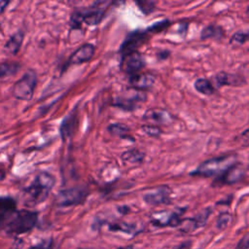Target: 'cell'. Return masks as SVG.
Masks as SVG:
<instances>
[{
	"instance_id": "6da1fadb",
	"label": "cell",
	"mask_w": 249,
	"mask_h": 249,
	"mask_svg": "<svg viewBox=\"0 0 249 249\" xmlns=\"http://www.w3.org/2000/svg\"><path fill=\"white\" fill-rule=\"evenodd\" d=\"M55 180L48 172H40L22 192V200L27 206H35L43 202L49 196Z\"/></svg>"
},
{
	"instance_id": "7a4b0ae2",
	"label": "cell",
	"mask_w": 249,
	"mask_h": 249,
	"mask_svg": "<svg viewBox=\"0 0 249 249\" xmlns=\"http://www.w3.org/2000/svg\"><path fill=\"white\" fill-rule=\"evenodd\" d=\"M237 158L235 155H225L216 158H211L209 160L201 162L196 169L192 172L193 176L198 177H211L220 176L230 167L236 163Z\"/></svg>"
},
{
	"instance_id": "3957f363",
	"label": "cell",
	"mask_w": 249,
	"mask_h": 249,
	"mask_svg": "<svg viewBox=\"0 0 249 249\" xmlns=\"http://www.w3.org/2000/svg\"><path fill=\"white\" fill-rule=\"evenodd\" d=\"M38 215L34 211L19 210L16 211L8 223L5 225L8 232L21 234L31 231L37 223Z\"/></svg>"
},
{
	"instance_id": "277c9868",
	"label": "cell",
	"mask_w": 249,
	"mask_h": 249,
	"mask_svg": "<svg viewBox=\"0 0 249 249\" xmlns=\"http://www.w3.org/2000/svg\"><path fill=\"white\" fill-rule=\"evenodd\" d=\"M110 4V2H96L90 7L76 11L72 14L71 22L76 25L81 22H86L88 25H96L103 19Z\"/></svg>"
},
{
	"instance_id": "5b68a950",
	"label": "cell",
	"mask_w": 249,
	"mask_h": 249,
	"mask_svg": "<svg viewBox=\"0 0 249 249\" xmlns=\"http://www.w3.org/2000/svg\"><path fill=\"white\" fill-rule=\"evenodd\" d=\"M37 84V75L33 70H27L20 79H18L13 89V95L19 100H30L33 96Z\"/></svg>"
},
{
	"instance_id": "8992f818",
	"label": "cell",
	"mask_w": 249,
	"mask_h": 249,
	"mask_svg": "<svg viewBox=\"0 0 249 249\" xmlns=\"http://www.w3.org/2000/svg\"><path fill=\"white\" fill-rule=\"evenodd\" d=\"M89 195V191L83 187H75L62 190L58 193L56 202L61 206L75 205L83 202Z\"/></svg>"
},
{
	"instance_id": "52a82bcc",
	"label": "cell",
	"mask_w": 249,
	"mask_h": 249,
	"mask_svg": "<svg viewBox=\"0 0 249 249\" xmlns=\"http://www.w3.org/2000/svg\"><path fill=\"white\" fill-rule=\"evenodd\" d=\"M171 190L168 186H159L144 194L143 199L150 205L170 203Z\"/></svg>"
},
{
	"instance_id": "ba28073f",
	"label": "cell",
	"mask_w": 249,
	"mask_h": 249,
	"mask_svg": "<svg viewBox=\"0 0 249 249\" xmlns=\"http://www.w3.org/2000/svg\"><path fill=\"white\" fill-rule=\"evenodd\" d=\"M145 65V60L138 51L128 53L122 57L121 67L130 76L138 73Z\"/></svg>"
},
{
	"instance_id": "9c48e42d",
	"label": "cell",
	"mask_w": 249,
	"mask_h": 249,
	"mask_svg": "<svg viewBox=\"0 0 249 249\" xmlns=\"http://www.w3.org/2000/svg\"><path fill=\"white\" fill-rule=\"evenodd\" d=\"M182 219L180 218V214L177 212H169V211H159L155 212L151 215V223L156 227H171L176 228L181 224Z\"/></svg>"
},
{
	"instance_id": "30bf717a",
	"label": "cell",
	"mask_w": 249,
	"mask_h": 249,
	"mask_svg": "<svg viewBox=\"0 0 249 249\" xmlns=\"http://www.w3.org/2000/svg\"><path fill=\"white\" fill-rule=\"evenodd\" d=\"M244 167L241 164L235 163L231 167H230L228 170H226L223 174L218 176V178L212 183L213 186L221 187L225 185H231L239 181L242 176L244 175Z\"/></svg>"
},
{
	"instance_id": "8fae6325",
	"label": "cell",
	"mask_w": 249,
	"mask_h": 249,
	"mask_svg": "<svg viewBox=\"0 0 249 249\" xmlns=\"http://www.w3.org/2000/svg\"><path fill=\"white\" fill-rule=\"evenodd\" d=\"M148 39V35L147 32H143V31H134L131 32L130 34L127 35V37L125 38V40L124 41V43L121 46V53L123 55L137 51L136 49L143 44L146 40Z\"/></svg>"
},
{
	"instance_id": "7c38bea8",
	"label": "cell",
	"mask_w": 249,
	"mask_h": 249,
	"mask_svg": "<svg viewBox=\"0 0 249 249\" xmlns=\"http://www.w3.org/2000/svg\"><path fill=\"white\" fill-rule=\"evenodd\" d=\"M95 52V48L91 44H84L78 48L70 56L68 64H81L91 59Z\"/></svg>"
},
{
	"instance_id": "4fadbf2b",
	"label": "cell",
	"mask_w": 249,
	"mask_h": 249,
	"mask_svg": "<svg viewBox=\"0 0 249 249\" xmlns=\"http://www.w3.org/2000/svg\"><path fill=\"white\" fill-rule=\"evenodd\" d=\"M129 85L131 88L142 90L151 88L155 83V76L150 73H136L129 77Z\"/></svg>"
},
{
	"instance_id": "5bb4252c",
	"label": "cell",
	"mask_w": 249,
	"mask_h": 249,
	"mask_svg": "<svg viewBox=\"0 0 249 249\" xmlns=\"http://www.w3.org/2000/svg\"><path fill=\"white\" fill-rule=\"evenodd\" d=\"M143 119L155 124H167L171 121L172 116L165 110L151 108L144 113Z\"/></svg>"
},
{
	"instance_id": "9a60e30c",
	"label": "cell",
	"mask_w": 249,
	"mask_h": 249,
	"mask_svg": "<svg viewBox=\"0 0 249 249\" xmlns=\"http://www.w3.org/2000/svg\"><path fill=\"white\" fill-rule=\"evenodd\" d=\"M20 69V64L17 61H4L0 63V82L11 79Z\"/></svg>"
},
{
	"instance_id": "2e32d148",
	"label": "cell",
	"mask_w": 249,
	"mask_h": 249,
	"mask_svg": "<svg viewBox=\"0 0 249 249\" xmlns=\"http://www.w3.org/2000/svg\"><path fill=\"white\" fill-rule=\"evenodd\" d=\"M216 81L220 86H239L244 83L243 79L238 75L221 71L216 75Z\"/></svg>"
},
{
	"instance_id": "e0dca14e",
	"label": "cell",
	"mask_w": 249,
	"mask_h": 249,
	"mask_svg": "<svg viewBox=\"0 0 249 249\" xmlns=\"http://www.w3.org/2000/svg\"><path fill=\"white\" fill-rule=\"evenodd\" d=\"M23 34L22 32H17L10 37V39L4 45V51L10 54H16L22 43Z\"/></svg>"
},
{
	"instance_id": "ac0fdd59",
	"label": "cell",
	"mask_w": 249,
	"mask_h": 249,
	"mask_svg": "<svg viewBox=\"0 0 249 249\" xmlns=\"http://www.w3.org/2000/svg\"><path fill=\"white\" fill-rule=\"evenodd\" d=\"M109 230L112 231H122L130 235H135L137 233V226L134 224H128L125 222H118L109 225Z\"/></svg>"
},
{
	"instance_id": "d6986e66",
	"label": "cell",
	"mask_w": 249,
	"mask_h": 249,
	"mask_svg": "<svg viewBox=\"0 0 249 249\" xmlns=\"http://www.w3.org/2000/svg\"><path fill=\"white\" fill-rule=\"evenodd\" d=\"M194 86H195V89L198 92H200L201 94H204V95H211L215 91L212 84L204 78H199V79L196 80Z\"/></svg>"
},
{
	"instance_id": "ffe728a7",
	"label": "cell",
	"mask_w": 249,
	"mask_h": 249,
	"mask_svg": "<svg viewBox=\"0 0 249 249\" xmlns=\"http://www.w3.org/2000/svg\"><path fill=\"white\" fill-rule=\"evenodd\" d=\"M145 158V155L143 152H141L138 149H131L127 150L122 155V159L124 161L131 162V163H136V162H141L143 159Z\"/></svg>"
},
{
	"instance_id": "44dd1931",
	"label": "cell",
	"mask_w": 249,
	"mask_h": 249,
	"mask_svg": "<svg viewBox=\"0 0 249 249\" xmlns=\"http://www.w3.org/2000/svg\"><path fill=\"white\" fill-rule=\"evenodd\" d=\"M108 130L119 137L128 138L129 137V128L124 124H111L108 126Z\"/></svg>"
},
{
	"instance_id": "7402d4cb",
	"label": "cell",
	"mask_w": 249,
	"mask_h": 249,
	"mask_svg": "<svg viewBox=\"0 0 249 249\" xmlns=\"http://www.w3.org/2000/svg\"><path fill=\"white\" fill-rule=\"evenodd\" d=\"M222 34H223V29L220 26L211 24L202 29L200 37L202 39H207L211 37H221Z\"/></svg>"
},
{
	"instance_id": "603a6c76",
	"label": "cell",
	"mask_w": 249,
	"mask_h": 249,
	"mask_svg": "<svg viewBox=\"0 0 249 249\" xmlns=\"http://www.w3.org/2000/svg\"><path fill=\"white\" fill-rule=\"evenodd\" d=\"M17 202L14 198L10 196H0V211L5 212H14L16 210Z\"/></svg>"
},
{
	"instance_id": "cb8c5ba5",
	"label": "cell",
	"mask_w": 249,
	"mask_h": 249,
	"mask_svg": "<svg viewBox=\"0 0 249 249\" xmlns=\"http://www.w3.org/2000/svg\"><path fill=\"white\" fill-rule=\"evenodd\" d=\"M231 220H232V216H231V213L223 212L218 216V218L216 220V227L220 231H224L229 227Z\"/></svg>"
},
{
	"instance_id": "d4e9b609",
	"label": "cell",
	"mask_w": 249,
	"mask_h": 249,
	"mask_svg": "<svg viewBox=\"0 0 249 249\" xmlns=\"http://www.w3.org/2000/svg\"><path fill=\"white\" fill-rule=\"evenodd\" d=\"M249 42V30L248 31H240V32H235L231 38L230 43L231 45H243L244 43Z\"/></svg>"
},
{
	"instance_id": "484cf974",
	"label": "cell",
	"mask_w": 249,
	"mask_h": 249,
	"mask_svg": "<svg viewBox=\"0 0 249 249\" xmlns=\"http://www.w3.org/2000/svg\"><path fill=\"white\" fill-rule=\"evenodd\" d=\"M211 212H212L211 208L208 207V208H205V209L201 210L199 213H197V214L194 217L195 220L196 221V223H197V225H198L199 228L205 225V223L207 222V220H208V218H209Z\"/></svg>"
},
{
	"instance_id": "4316f807",
	"label": "cell",
	"mask_w": 249,
	"mask_h": 249,
	"mask_svg": "<svg viewBox=\"0 0 249 249\" xmlns=\"http://www.w3.org/2000/svg\"><path fill=\"white\" fill-rule=\"evenodd\" d=\"M141 129L149 136H159L161 133V129L155 124H144L141 126Z\"/></svg>"
},
{
	"instance_id": "83f0119b",
	"label": "cell",
	"mask_w": 249,
	"mask_h": 249,
	"mask_svg": "<svg viewBox=\"0 0 249 249\" xmlns=\"http://www.w3.org/2000/svg\"><path fill=\"white\" fill-rule=\"evenodd\" d=\"M138 8L144 13L145 15H149L155 10V3L151 1H142V2H136Z\"/></svg>"
},
{
	"instance_id": "f1b7e54d",
	"label": "cell",
	"mask_w": 249,
	"mask_h": 249,
	"mask_svg": "<svg viewBox=\"0 0 249 249\" xmlns=\"http://www.w3.org/2000/svg\"><path fill=\"white\" fill-rule=\"evenodd\" d=\"M236 141L242 147H249V128L242 131L236 138Z\"/></svg>"
},
{
	"instance_id": "f546056e",
	"label": "cell",
	"mask_w": 249,
	"mask_h": 249,
	"mask_svg": "<svg viewBox=\"0 0 249 249\" xmlns=\"http://www.w3.org/2000/svg\"><path fill=\"white\" fill-rule=\"evenodd\" d=\"M234 249H249V231L240 238Z\"/></svg>"
},
{
	"instance_id": "4dcf8cb0",
	"label": "cell",
	"mask_w": 249,
	"mask_h": 249,
	"mask_svg": "<svg viewBox=\"0 0 249 249\" xmlns=\"http://www.w3.org/2000/svg\"><path fill=\"white\" fill-rule=\"evenodd\" d=\"M52 248H53L52 240H45V241H42L34 246L29 247L28 249H52Z\"/></svg>"
},
{
	"instance_id": "1f68e13d",
	"label": "cell",
	"mask_w": 249,
	"mask_h": 249,
	"mask_svg": "<svg viewBox=\"0 0 249 249\" xmlns=\"http://www.w3.org/2000/svg\"><path fill=\"white\" fill-rule=\"evenodd\" d=\"M172 249H192V241L190 240L183 241L180 244L174 246Z\"/></svg>"
},
{
	"instance_id": "d6a6232c",
	"label": "cell",
	"mask_w": 249,
	"mask_h": 249,
	"mask_svg": "<svg viewBox=\"0 0 249 249\" xmlns=\"http://www.w3.org/2000/svg\"><path fill=\"white\" fill-rule=\"evenodd\" d=\"M5 213L0 211V229H2L5 226Z\"/></svg>"
},
{
	"instance_id": "836d02e7",
	"label": "cell",
	"mask_w": 249,
	"mask_h": 249,
	"mask_svg": "<svg viewBox=\"0 0 249 249\" xmlns=\"http://www.w3.org/2000/svg\"><path fill=\"white\" fill-rule=\"evenodd\" d=\"M5 177V172L2 168H0V180H3Z\"/></svg>"
},
{
	"instance_id": "e575fe53",
	"label": "cell",
	"mask_w": 249,
	"mask_h": 249,
	"mask_svg": "<svg viewBox=\"0 0 249 249\" xmlns=\"http://www.w3.org/2000/svg\"><path fill=\"white\" fill-rule=\"evenodd\" d=\"M118 249H133V245H126L124 247H120Z\"/></svg>"
},
{
	"instance_id": "d590c367",
	"label": "cell",
	"mask_w": 249,
	"mask_h": 249,
	"mask_svg": "<svg viewBox=\"0 0 249 249\" xmlns=\"http://www.w3.org/2000/svg\"><path fill=\"white\" fill-rule=\"evenodd\" d=\"M247 13L249 14V6H248V8H247Z\"/></svg>"
}]
</instances>
